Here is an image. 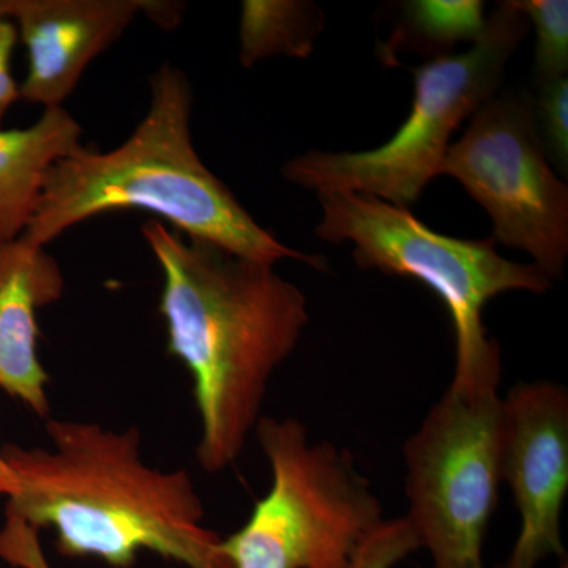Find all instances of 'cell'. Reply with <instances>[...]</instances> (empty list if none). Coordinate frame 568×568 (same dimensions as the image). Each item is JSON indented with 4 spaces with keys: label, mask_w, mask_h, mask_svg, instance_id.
<instances>
[{
    "label": "cell",
    "mask_w": 568,
    "mask_h": 568,
    "mask_svg": "<svg viewBox=\"0 0 568 568\" xmlns=\"http://www.w3.org/2000/svg\"><path fill=\"white\" fill-rule=\"evenodd\" d=\"M323 18L306 2L246 0L241 14V61L245 67L272 58H308Z\"/></svg>",
    "instance_id": "cell-13"
},
{
    "label": "cell",
    "mask_w": 568,
    "mask_h": 568,
    "mask_svg": "<svg viewBox=\"0 0 568 568\" xmlns=\"http://www.w3.org/2000/svg\"><path fill=\"white\" fill-rule=\"evenodd\" d=\"M141 231L163 272L168 354L192 377L197 462L220 473L237 462L263 418L268 384L301 342L308 304L272 264L186 237L160 220Z\"/></svg>",
    "instance_id": "cell-1"
},
{
    "label": "cell",
    "mask_w": 568,
    "mask_h": 568,
    "mask_svg": "<svg viewBox=\"0 0 568 568\" xmlns=\"http://www.w3.org/2000/svg\"><path fill=\"white\" fill-rule=\"evenodd\" d=\"M515 7L536 26V71L538 84L567 78V0H519Z\"/></svg>",
    "instance_id": "cell-15"
},
{
    "label": "cell",
    "mask_w": 568,
    "mask_h": 568,
    "mask_svg": "<svg viewBox=\"0 0 568 568\" xmlns=\"http://www.w3.org/2000/svg\"><path fill=\"white\" fill-rule=\"evenodd\" d=\"M407 514L433 568H485L503 457L499 390L448 386L405 446Z\"/></svg>",
    "instance_id": "cell-7"
},
{
    "label": "cell",
    "mask_w": 568,
    "mask_h": 568,
    "mask_svg": "<svg viewBox=\"0 0 568 568\" xmlns=\"http://www.w3.org/2000/svg\"><path fill=\"white\" fill-rule=\"evenodd\" d=\"M152 6L153 0H7L28 50L21 99L44 110L62 108L93 59Z\"/></svg>",
    "instance_id": "cell-10"
},
{
    "label": "cell",
    "mask_w": 568,
    "mask_h": 568,
    "mask_svg": "<svg viewBox=\"0 0 568 568\" xmlns=\"http://www.w3.org/2000/svg\"><path fill=\"white\" fill-rule=\"evenodd\" d=\"M465 186L493 222V241L521 250L549 280L568 256V189L549 166L526 97L495 95L448 148L439 175Z\"/></svg>",
    "instance_id": "cell-8"
},
{
    "label": "cell",
    "mask_w": 568,
    "mask_h": 568,
    "mask_svg": "<svg viewBox=\"0 0 568 568\" xmlns=\"http://www.w3.org/2000/svg\"><path fill=\"white\" fill-rule=\"evenodd\" d=\"M14 489V476L0 452V496L9 497Z\"/></svg>",
    "instance_id": "cell-20"
},
{
    "label": "cell",
    "mask_w": 568,
    "mask_h": 568,
    "mask_svg": "<svg viewBox=\"0 0 568 568\" xmlns=\"http://www.w3.org/2000/svg\"><path fill=\"white\" fill-rule=\"evenodd\" d=\"M81 136L80 123L63 108L44 110L28 129L0 130V244L24 234L48 173L84 149Z\"/></svg>",
    "instance_id": "cell-12"
},
{
    "label": "cell",
    "mask_w": 568,
    "mask_h": 568,
    "mask_svg": "<svg viewBox=\"0 0 568 568\" xmlns=\"http://www.w3.org/2000/svg\"><path fill=\"white\" fill-rule=\"evenodd\" d=\"M528 29L514 2L499 3L470 50L409 69L413 108L386 144L364 152H306L284 164V179L317 193L368 194L409 209L439 175L452 134L496 95Z\"/></svg>",
    "instance_id": "cell-5"
},
{
    "label": "cell",
    "mask_w": 568,
    "mask_h": 568,
    "mask_svg": "<svg viewBox=\"0 0 568 568\" xmlns=\"http://www.w3.org/2000/svg\"><path fill=\"white\" fill-rule=\"evenodd\" d=\"M192 85L168 65L151 78V106L132 136L114 151L82 149L51 168L32 222L21 235L40 246L74 224L102 213L145 211L186 237L272 264L297 260L325 268V257L295 252L276 241L235 200L194 151Z\"/></svg>",
    "instance_id": "cell-3"
},
{
    "label": "cell",
    "mask_w": 568,
    "mask_h": 568,
    "mask_svg": "<svg viewBox=\"0 0 568 568\" xmlns=\"http://www.w3.org/2000/svg\"><path fill=\"white\" fill-rule=\"evenodd\" d=\"M534 118L540 122V140L547 155L567 174L568 168V80L538 84Z\"/></svg>",
    "instance_id": "cell-17"
},
{
    "label": "cell",
    "mask_w": 568,
    "mask_h": 568,
    "mask_svg": "<svg viewBox=\"0 0 568 568\" xmlns=\"http://www.w3.org/2000/svg\"><path fill=\"white\" fill-rule=\"evenodd\" d=\"M257 440L272 470L267 495L220 544L231 568H349L384 521L379 497L349 452L310 439L295 418L263 417Z\"/></svg>",
    "instance_id": "cell-6"
},
{
    "label": "cell",
    "mask_w": 568,
    "mask_h": 568,
    "mask_svg": "<svg viewBox=\"0 0 568 568\" xmlns=\"http://www.w3.org/2000/svg\"><path fill=\"white\" fill-rule=\"evenodd\" d=\"M500 477L510 487L519 532L504 568L564 558L568 493V394L549 381L519 383L503 398Z\"/></svg>",
    "instance_id": "cell-9"
},
{
    "label": "cell",
    "mask_w": 568,
    "mask_h": 568,
    "mask_svg": "<svg viewBox=\"0 0 568 568\" xmlns=\"http://www.w3.org/2000/svg\"><path fill=\"white\" fill-rule=\"evenodd\" d=\"M500 568H504V567H500ZM559 568H568L567 562H564L562 566H560Z\"/></svg>",
    "instance_id": "cell-21"
},
{
    "label": "cell",
    "mask_w": 568,
    "mask_h": 568,
    "mask_svg": "<svg viewBox=\"0 0 568 568\" xmlns=\"http://www.w3.org/2000/svg\"><path fill=\"white\" fill-rule=\"evenodd\" d=\"M58 261L17 239L0 244V390L39 417L50 414L48 375L39 357L37 312L62 297Z\"/></svg>",
    "instance_id": "cell-11"
},
{
    "label": "cell",
    "mask_w": 568,
    "mask_h": 568,
    "mask_svg": "<svg viewBox=\"0 0 568 568\" xmlns=\"http://www.w3.org/2000/svg\"><path fill=\"white\" fill-rule=\"evenodd\" d=\"M20 36L17 26L7 13V0H0V122L18 100H21L20 84L11 74V54Z\"/></svg>",
    "instance_id": "cell-19"
},
{
    "label": "cell",
    "mask_w": 568,
    "mask_h": 568,
    "mask_svg": "<svg viewBox=\"0 0 568 568\" xmlns=\"http://www.w3.org/2000/svg\"><path fill=\"white\" fill-rule=\"evenodd\" d=\"M403 28L388 48L422 44L433 50H450L459 41H476L484 33L487 17L478 0H414L405 7Z\"/></svg>",
    "instance_id": "cell-14"
},
{
    "label": "cell",
    "mask_w": 568,
    "mask_h": 568,
    "mask_svg": "<svg viewBox=\"0 0 568 568\" xmlns=\"http://www.w3.org/2000/svg\"><path fill=\"white\" fill-rule=\"evenodd\" d=\"M47 432L51 448L0 450L14 476L7 515L51 529L67 558L130 568L151 551L186 568H231L222 538L203 525L192 477L145 465L136 426L114 432L55 418Z\"/></svg>",
    "instance_id": "cell-2"
},
{
    "label": "cell",
    "mask_w": 568,
    "mask_h": 568,
    "mask_svg": "<svg viewBox=\"0 0 568 568\" xmlns=\"http://www.w3.org/2000/svg\"><path fill=\"white\" fill-rule=\"evenodd\" d=\"M0 558L17 568H51L41 549L39 530L11 515H6L0 530Z\"/></svg>",
    "instance_id": "cell-18"
},
{
    "label": "cell",
    "mask_w": 568,
    "mask_h": 568,
    "mask_svg": "<svg viewBox=\"0 0 568 568\" xmlns=\"http://www.w3.org/2000/svg\"><path fill=\"white\" fill-rule=\"evenodd\" d=\"M317 200L323 209L317 237L334 244L351 242L358 267L418 280L444 302L457 346L450 386L499 390L500 347L485 328V306L508 291L545 293L551 280L537 265L500 256L493 237H448L426 226L409 209L375 196L321 192Z\"/></svg>",
    "instance_id": "cell-4"
},
{
    "label": "cell",
    "mask_w": 568,
    "mask_h": 568,
    "mask_svg": "<svg viewBox=\"0 0 568 568\" xmlns=\"http://www.w3.org/2000/svg\"><path fill=\"white\" fill-rule=\"evenodd\" d=\"M420 549L405 517L384 519L355 551L349 568H395Z\"/></svg>",
    "instance_id": "cell-16"
}]
</instances>
